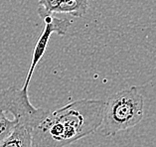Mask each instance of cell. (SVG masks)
<instances>
[{
  "label": "cell",
  "mask_w": 156,
  "mask_h": 147,
  "mask_svg": "<svg viewBox=\"0 0 156 147\" xmlns=\"http://www.w3.org/2000/svg\"><path fill=\"white\" fill-rule=\"evenodd\" d=\"M144 115V100L138 88L130 86L110 96L105 101L100 133L105 137L115 136L141 121Z\"/></svg>",
  "instance_id": "1"
},
{
  "label": "cell",
  "mask_w": 156,
  "mask_h": 147,
  "mask_svg": "<svg viewBox=\"0 0 156 147\" xmlns=\"http://www.w3.org/2000/svg\"><path fill=\"white\" fill-rule=\"evenodd\" d=\"M105 101L102 100H79L51 112L53 118L62 124L74 142L92 134L100 128Z\"/></svg>",
  "instance_id": "2"
},
{
  "label": "cell",
  "mask_w": 156,
  "mask_h": 147,
  "mask_svg": "<svg viewBox=\"0 0 156 147\" xmlns=\"http://www.w3.org/2000/svg\"><path fill=\"white\" fill-rule=\"evenodd\" d=\"M0 108L4 112H10L19 123L24 124L30 130L51 112L47 108L33 107L28 92L16 86H10L0 93Z\"/></svg>",
  "instance_id": "3"
},
{
  "label": "cell",
  "mask_w": 156,
  "mask_h": 147,
  "mask_svg": "<svg viewBox=\"0 0 156 147\" xmlns=\"http://www.w3.org/2000/svg\"><path fill=\"white\" fill-rule=\"evenodd\" d=\"M40 16L44 21L45 27L43 32L41 33L39 39L37 40V43L33 51L30 69L28 71L27 77L25 79L24 85L22 86V89L25 90V92H28V86L30 85V81L32 79L34 71H35L38 63L40 62V60L44 56V53L46 51V48L48 46L49 40H50L52 33L56 32L58 35H65L68 28L72 24V21L69 18H58L53 16V14H41Z\"/></svg>",
  "instance_id": "4"
},
{
  "label": "cell",
  "mask_w": 156,
  "mask_h": 147,
  "mask_svg": "<svg viewBox=\"0 0 156 147\" xmlns=\"http://www.w3.org/2000/svg\"><path fill=\"white\" fill-rule=\"evenodd\" d=\"M87 9V0H40L38 13L53 14L66 12L73 16L82 17Z\"/></svg>",
  "instance_id": "5"
},
{
  "label": "cell",
  "mask_w": 156,
  "mask_h": 147,
  "mask_svg": "<svg viewBox=\"0 0 156 147\" xmlns=\"http://www.w3.org/2000/svg\"><path fill=\"white\" fill-rule=\"evenodd\" d=\"M31 130L22 123H17L13 130L0 141V147H31Z\"/></svg>",
  "instance_id": "6"
},
{
  "label": "cell",
  "mask_w": 156,
  "mask_h": 147,
  "mask_svg": "<svg viewBox=\"0 0 156 147\" xmlns=\"http://www.w3.org/2000/svg\"><path fill=\"white\" fill-rule=\"evenodd\" d=\"M18 121L15 118L10 119L6 116L5 112L0 108V141L3 140L13 130Z\"/></svg>",
  "instance_id": "7"
}]
</instances>
